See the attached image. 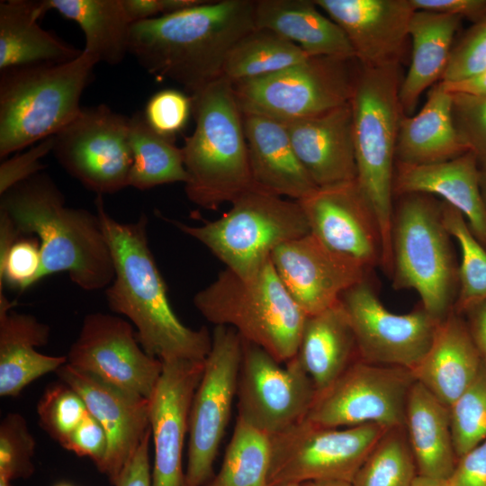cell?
I'll return each mask as SVG.
<instances>
[{
	"instance_id": "1f68e13d",
	"label": "cell",
	"mask_w": 486,
	"mask_h": 486,
	"mask_svg": "<svg viewBox=\"0 0 486 486\" xmlns=\"http://www.w3.org/2000/svg\"><path fill=\"white\" fill-rule=\"evenodd\" d=\"M405 428L418 474L448 480L457 462L449 408L417 381L409 393Z\"/></svg>"
},
{
	"instance_id": "db71d44e",
	"label": "cell",
	"mask_w": 486,
	"mask_h": 486,
	"mask_svg": "<svg viewBox=\"0 0 486 486\" xmlns=\"http://www.w3.org/2000/svg\"><path fill=\"white\" fill-rule=\"evenodd\" d=\"M122 4L131 24L164 14L163 0H122Z\"/></svg>"
},
{
	"instance_id": "94428289",
	"label": "cell",
	"mask_w": 486,
	"mask_h": 486,
	"mask_svg": "<svg viewBox=\"0 0 486 486\" xmlns=\"http://www.w3.org/2000/svg\"><path fill=\"white\" fill-rule=\"evenodd\" d=\"M280 486H301V483H288V484H284Z\"/></svg>"
},
{
	"instance_id": "d590c367",
	"label": "cell",
	"mask_w": 486,
	"mask_h": 486,
	"mask_svg": "<svg viewBox=\"0 0 486 486\" xmlns=\"http://www.w3.org/2000/svg\"><path fill=\"white\" fill-rule=\"evenodd\" d=\"M300 47L276 32L255 28L232 47L222 76L232 84L260 78L307 59Z\"/></svg>"
},
{
	"instance_id": "83f0119b",
	"label": "cell",
	"mask_w": 486,
	"mask_h": 486,
	"mask_svg": "<svg viewBox=\"0 0 486 486\" xmlns=\"http://www.w3.org/2000/svg\"><path fill=\"white\" fill-rule=\"evenodd\" d=\"M468 151L454 123L452 94L439 81L428 91L426 103L418 113L401 116L395 149L396 162L435 164Z\"/></svg>"
},
{
	"instance_id": "9a60e30c",
	"label": "cell",
	"mask_w": 486,
	"mask_h": 486,
	"mask_svg": "<svg viewBox=\"0 0 486 486\" xmlns=\"http://www.w3.org/2000/svg\"><path fill=\"white\" fill-rule=\"evenodd\" d=\"M242 343L238 418L269 436L304 419L317 390L297 358L282 364L260 346Z\"/></svg>"
},
{
	"instance_id": "e575fe53",
	"label": "cell",
	"mask_w": 486,
	"mask_h": 486,
	"mask_svg": "<svg viewBox=\"0 0 486 486\" xmlns=\"http://www.w3.org/2000/svg\"><path fill=\"white\" fill-rule=\"evenodd\" d=\"M130 145L132 165L129 186L147 190L166 184L187 183L182 148L157 133L141 112L130 117Z\"/></svg>"
},
{
	"instance_id": "3957f363",
	"label": "cell",
	"mask_w": 486,
	"mask_h": 486,
	"mask_svg": "<svg viewBox=\"0 0 486 486\" xmlns=\"http://www.w3.org/2000/svg\"><path fill=\"white\" fill-rule=\"evenodd\" d=\"M0 212L20 235L39 239V281L67 273L88 292L106 289L114 279L110 247L97 213L66 205L65 197L46 173H38L0 195Z\"/></svg>"
},
{
	"instance_id": "ffe728a7",
	"label": "cell",
	"mask_w": 486,
	"mask_h": 486,
	"mask_svg": "<svg viewBox=\"0 0 486 486\" xmlns=\"http://www.w3.org/2000/svg\"><path fill=\"white\" fill-rule=\"evenodd\" d=\"M204 361L163 363L149 399V425L154 444L152 486H184L182 458L189 413Z\"/></svg>"
},
{
	"instance_id": "74e56055",
	"label": "cell",
	"mask_w": 486,
	"mask_h": 486,
	"mask_svg": "<svg viewBox=\"0 0 486 486\" xmlns=\"http://www.w3.org/2000/svg\"><path fill=\"white\" fill-rule=\"evenodd\" d=\"M417 476L406 428L395 427L377 440L351 486H411Z\"/></svg>"
},
{
	"instance_id": "d6986e66",
	"label": "cell",
	"mask_w": 486,
	"mask_h": 486,
	"mask_svg": "<svg viewBox=\"0 0 486 486\" xmlns=\"http://www.w3.org/2000/svg\"><path fill=\"white\" fill-rule=\"evenodd\" d=\"M271 262L283 284L307 316L337 303L367 271L332 251L310 232L277 248Z\"/></svg>"
},
{
	"instance_id": "7a4b0ae2",
	"label": "cell",
	"mask_w": 486,
	"mask_h": 486,
	"mask_svg": "<svg viewBox=\"0 0 486 486\" xmlns=\"http://www.w3.org/2000/svg\"><path fill=\"white\" fill-rule=\"evenodd\" d=\"M255 0L204 1L132 23L129 53L150 75L191 95L222 76L232 47L256 28Z\"/></svg>"
},
{
	"instance_id": "680465c9",
	"label": "cell",
	"mask_w": 486,
	"mask_h": 486,
	"mask_svg": "<svg viewBox=\"0 0 486 486\" xmlns=\"http://www.w3.org/2000/svg\"><path fill=\"white\" fill-rule=\"evenodd\" d=\"M480 191L486 209V166H480Z\"/></svg>"
},
{
	"instance_id": "9f6ffc18",
	"label": "cell",
	"mask_w": 486,
	"mask_h": 486,
	"mask_svg": "<svg viewBox=\"0 0 486 486\" xmlns=\"http://www.w3.org/2000/svg\"><path fill=\"white\" fill-rule=\"evenodd\" d=\"M411 486H450L447 480L435 479L418 475L415 478Z\"/></svg>"
},
{
	"instance_id": "ab89813d",
	"label": "cell",
	"mask_w": 486,
	"mask_h": 486,
	"mask_svg": "<svg viewBox=\"0 0 486 486\" xmlns=\"http://www.w3.org/2000/svg\"><path fill=\"white\" fill-rule=\"evenodd\" d=\"M455 454L462 456L486 439V364L449 407Z\"/></svg>"
},
{
	"instance_id": "6da1fadb",
	"label": "cell",
	"mask_w": 486,
	"mask_h": 486,
	"mask_svg": "<svg viewBox=\"0 0 486 486\" xmlns=\"http://www.w3.org/2000/svg\"><path fill=\"white\" fill-rule=\"evenodd\" d=\"M114 265V279L105 289L111 310L128 318L143 350L162 363L205 361L212 346L207 328L184 325L174 312L166 286L148 246L147 217L121 222L95 199Z\"/></svg>"
},
{
	"instance_id": "4316f807",
	"label": "cell",
	"mask_w": 486,
	"mask_h": 486,
	"mask_svg": "<svg viewBox=\"0 0 486 486\" xmlns=\"http://www.w3.org/2000/svg\"><path fill=\"white\" fill-rule=\"evenodd\" d=\"M0 292V396L16 397L31 382L67 363L66 356L44 355L50 327L32 314L14 311Z\"/></svg>"
},
{
	"instance_id": "6125c7cd",
	"label": "cell",
	"mask_w": 486,
	"mask_h": 486,
	"mask_svg": "<svg viewBox=\"0 0 486 486\" xmlns=\"http://www.w3.org/2000/svg\"><path fill=\"white\" fill-rule=\"evenodd\" d=\"M56 486H71V485L68 483H59V484H57Z\"/></svg>"
},
{
	"instance_id": "2e32d148",
	"label": "cell",
	"mask_w": 486,
	"mask_h": 486,
	"mask_svg": "<svg viewBox=\"0 0 486 486\" xmlns=\"http://www.w3.org/2000/svg\"><path fill=\"white\" fill-rule=\"evenodd\" d=\"M354 332L358 359L412 371L428 351L441 321L421 306L398 314L390 311L364 278L340 297Z\"/></svg>"
},
{
	"instance_id": "7402d4cb",
	"label": "cell",
	"mask_w": 486,
	"mask_h": 486,
	"mask_svg": "<svg viewBox=\"0 0 486 486\" xmlns=\"http://www.w3.org/2000/svg\"><path fill=\"white\" fill-rule=\"evenodd\" d=\"M345 32L363 67L400 64L415 12L410 0H314Z\"/></svg>"
},
{
	"instance_id": "f546056e",
	"label": "cell",
	"mask_w": 486,
	"mask_h": 486,
	"mask_svg": "<svg viewBox=\"0 0 486 486\" xmlns=\"http://www.w3.org/2000/svg\"><path fill=\"white\" fill-rule=\"evenodd\" d=\"M47 12L43 0L0 4V70L38 64H61L83 50L63 42L38 23Z\"/></svg>"
},
{
	"instance_id": "91938a15",
	"label": "cell",
	"mask_w": 486,
	"mask_h": 486,
	"mask_svg": "<svg viewBox=\"0 0 486 486\" xmlns=\"http://www.w3.org/2000/svg\"><path fill=\"white\" fill-rule=\"evenodd\" d=\"M0 486H12L11 481L0 477Z\"/></svg>"
},
{
	"instance_id": "8fae6325",
	"label": "cell",
	"mask_w": 486,
	"mask_h": 486,
	"mask_svg": "<svg viewBox=\"0 0 486 486\" xmlns=\"http://www.w3.org/2000/svg\"><path fill=\"white\" fill-rule=\"evenodd\" d=\"M386 429L377 424L328 428L304 418L270 436L268 486L315 480L351 483Z\"/></svg>"
},
{
	"instance_id": "9c48e42d",
	"label": "cell",
	"mask_w": 486,
	"mask_h": 486,
	"mask_svg": "<svg viewBox=\"0 0 486 486\" xmlns=\"http://www.w3.org/2000/svg\"><path fill=\"white\" fill-rule=\"evenodd\" d=\"M230 204L221 217L198 226L173 223L241 278L258 273L283 244L310 232L298 201L252 188Z\"/></svg>"
},
{
	"instance_id": "52a82bcc",
	"label": "cell",
	"mask_w": 486,
	"mask_h": 486,
	"mask_svg": "<svg viewBox=\"0 0 486 486\" xmlns=\"http://www.w3.org/2000/svg\"><path fill=\"white\" fill-rule=\"evenodd\" d=\"M193 302L209 322L232 328L243 340L260 346L279 363L296 356L308 316L283 284L271 259L247 279L225 268L196 292Z\"/></svg>"
},
{
	"instance_id": "ba28073f",
	"label": "cell",
	"mask_w": 486,
	"mask_h": 486,
	"mask_svg": "<svg viewBox=\"0 0 486 486\" xmlns=\"http://www.w3.org/2000/svg\"><path fill=\"white\" fill-rule=\"evenodd\" d=\"M397 197L391 240L392 287L417 292L425 310L442 321L454 310L459 286V265L442 220V201L425 194Z\"/></svg>"
},
{
	"instance_id": "4dcf8cb0",
	"label": "cell",
	"mask_w": 486,
	"mask_h": 486,
	"mask_svg": "<svg viewBox=\"0 0 486 486\" xmlns=\"http://www.w3.org/2000/svg\"><path fill=\"white\" fill-rule=\"evenodd\" d=\"M461 21L462 18L446 14L414 12L409 28L411 61L399 93L404 115L410 116L424 91L441 80Z\"/></svg>"
},
{
	"instance_id": "e0dca14e",
	"label": "cell",
	"mask_w": 486,
	"mask_h": 486,
	"mask_svg": "<svg viewBox=\"0 0 486 486\" xmlns=\"http://www.w3.org/2000/svg\"><path fill=\"white\" fill-rule=\"evenodd\" d=\"M67 363L130 395L151 398L163 363L140 345L132 324L103 312L87 314Z\"/></svg>"
},
{
	"instance_id": "5b68a950",
	"label": "cell",
	"mask_w": 486,
	"mask_h": 486,
	"mask_svg": "<svg viewBox=\"0 0 486 486\" xmlns=\"http://www.w3.org/2000/svg\"><path fill=\"white\" fill-rule=\"evenodd\" d=\"M400 64L363 67L357 63L350 100L356 183L374 210L382 239L381 266L392 272L393 180L399 125Z\"/></svg>"
},
{
	"instance_id": "5bb4252c",
	"label": "cell",
	"mask_w": 486,
	"mask_h": 486,
	"mask_svg": "<svg viewBox=\"0 0 486 486\" xmlns=\"http://www.w3.org/2000/svg\"><path fill=\"white\" fill-rule=\"evenodd\" d=\"M52 152L71 176L97 195L117 193L129 186L130 117L104 104L82 108L54 136Z\"/></svg>"
},
{
	"instance_id": "4fadbf2b",
	"label": "cell",
	"mask_w": 486,
	"mask_h": 486,
	"mask_svg": "<svg viewBox=\"0 0 486 486\" xmlns=\"http://www.w3.org/2000/svg\"><path fill=\"white\" fill-rule=\"evenodd\" d=\"M415 381L409 369L357 359L317 393L305 419L328 428L365 424L403 427L409 393Z\"/></svg>"
},
{
	"instance_id": "11a10c76",
	"label": "cell",
	"mask_w": 486,
	"mask_h": 486,
	"mask_svg": "<svg viewBox=\"0 0 486 486\" xmlns=\"http://www.w3.org/2000/svg\"><path fill=\"white\" fill-rule=\"evenodd\" d=\"M444 85L450 93L486 97V69L471 78L455 83H444Z\"/></svg>"
},
{
	"instance_id": "8d00e7d4",
	"label": "cell",
	"mask_w": 486,
	"mask_h": 486,
	"mask_svg": "<svg viewBox=\"0 0 486 486\" xmlns=\"http://www.w3.org/2000/svg\"><path fill=\"white\" fill-rule=\"evenodd\" d=\"M270 436L237 418L221 467L202 486H268Z\"/></svg>"
},
{
	"instance_id": "bcb514c9",
	"label": "cell",
	"mask_w": 486,
	"mask_h": 486,
	"mask_svg": "<svg viewBox=\"0 0 486 486\" xmlns=\"http://www.w3.org/2000/svg\"><path fill=\"white\" fill-rule=\"evenodd\" d=\"M41 266L40 245L37 240L18 239L0 256V292L4 284L26 290L39 282Z\"/></svg>"
},
{
	"instance_id": "f35d334b",
	"label": "cell",
	"mask_w": 486,
	"mask_h": 486,
	"mask_svg": "<svg viewBox=\"0 0 486 486\" xmlns=\"http://www.w3.org/2000/svg\"><path fill=\"white\" fill-rule=\"evenodd\" d=\"M444 226L461 250L458 266V293L454 310L464 314L472 306L486 301V248L475 238L464 215L442 201Z\"/></svg>"
},
{
	"instance_id": "681fc988",
	"label": "cell",
	"mask_w": 486,
	"mask_h": 486,
	"mask_svg": "<svg viewBox=\"0 0 486 486\" xmlns=\"http://www.w3.org/2000/svg\"><path fill=\"white\" fill-rule=\"evenodd\" d=\"M450 486H486V439L457 458Z\"/></svg>"
},
{
	"instance_id": "7c38bea8",
	"label": "cell",
	"mask_w": 486,
	"mask_h": 486,
	"mask_svg": "<svg viewBox=\"0 0 486 486\" xmlns=\"http://www.w3.org/2000/svg\"><path fill=\"white\" fill-rule=\"evenodd\" d=\"M242 350V338L232 328L215 326L190 408L184 486H202L213 476V464L237 397Z\"/></svg>"
},
{
	"instance_id": "f907efd6",
	"label": "cell",
	"mask_w": 486,
	"mask_h": 486,
	"mask_svg": "<svg viewBox=\"0 0 486 486\" xmlns=\"http://www.w3.org/2000/svg\"><path fill=\"white\" fill-rule=\"evenodd\" d=\"M415 9L455 15L473 23L486 16V0H410Z\"/></svg>"
},
{
	"instance_id": "f1b7e54d",
	"label": "cell",
	"mask_w": 486,
	"mask_h": 486,
	"mask_svg": "<svg viewBox=\"0 0 486 486\" xmlns=\"http://www.w3.org/2000/svg\"><path fill=\"white\" fill-rule=\"evenodd\" d=\"M310 0H255L256 28L267 29L310 57L356 59L343 30Z\"/></svg>"
},
{
	"instance_id": "c3c4849f",
	"label": "cell",
	"mask_w": 486,
	"mask_h": 486,
	"mask_svg": "<svg viewBox=\"0 0 486 486\" xmlns=\"http://www.w3.org/2000/svg\"><path fill=\"white\" fill-rule=\"evenodd\" d=\"M63 447L79 456L91 458L99 469L107 449L106 434L89 412Z\"/></svg>"
},
{
	"instance_id": "ac0fdd59",
	"label": "cell",
	"mask_w": 486,
	"mask_h": 486,
	"mask_svg": "<svg viewBox=\"0 0 486 486\" xmlns=\"http://www.w3.org/2000/svg\"><path fill=\"white\" fill-rule=\"evenodd\" d=\"M298 202L310 233L326 247L366 271L381 266L379 222L356 180L318 187Z\"/></svg>"
},
{
	"instance_id": "d6a6232c",
	"label": "cell",
	"mask_w": 486,
	"mask_h": 486,
	"mask_svg": "<svg viewBox=\"0 0 486 486\" xmlns=\"http://www.w3.org/2000/svg\"><path fill=\"white\" fill-rule=\"evenodd\" d=\"M295 357L310 377L317 393L358 359L354 332L339 302L307 317Z\"/></svg>"
},
{
	"instance_id": "30bf717a",
	"label": "cell",
	"mask_w": 486,
	"mask_h": 486,
	"mask_svg": "<svg viewBox=\"0 0 486 486\" xmlns=\"http://www.w3.org/2000/svg\"><path fill=\"white\" fill-rule=\"evenodd\" d=\"M356 59L309 57L260 78L233 85L243 113L266 116L284 123L317 115L350 102Z\"/></svg>"
},
{
	"instance_id": "f5cc1de1",
	"label": "cell",
	"mask_w": 486,
	"mask_h": 486,
	"mask_svg": "<svg viewBox=\"0 0 486 486\" xmlns=\"http://www.w3.org/2000/svg\"><path fill=\"white\" fill-rule=\"evenodd\" d=\"M461 315L464 317L486 364V301L472 306Z\"/></svg>"
},
{
	"instance_id": "44dd1931",
	"label": "cell",
	"mask_w": 486,
	"mask_h": 486,
	"mask_svg": "<svg viewBox=\"0 0 486 486\" xmlns=\"http://www.w3.org/2000/svg\"><path fill=\"white\" fill-rule=\"evenodd\" d=\"M56 374L80 395L88 411L103 427L107 449L98 470L114 486L123 467L150 430L149 400L126 393L68 363Z\"/></svg>"
},
{
	"instance_id": "836d02e7",
	"label": "cell",
	"mask_w": 486,
	"mask_h": 486,
	"mask_svg": "<svg viewBox=\"0 0 486 486\" xmlns=\"http://www.w3.org/2000/svg\"><path fill=\"white\" fill-rule=\"evenodd\" d=\"M48 11L55 10L76 22L86 38L83 50L99 62L121 63L129 53L131 23L122 0H43Z\"/></svg>"
},
{
	"instance_id": "7dc6e473",
	"label": "cell",
	"mask_w": 486,
	"mask_h": 486,
	"mask_svg": "<svg viewBox=\"0 0 486 486\" xmlns=\"http://www.w3.org/2000/svg\"><path fill=\"white\" fill-rule=\"evenodd\" d=\"M54 136L45 139L25 152L4 160L0 165V195L15 184L40 173L46 166L40 163L50 152H52Z\"/></svg>"
},
{
	"instance_id": "8992f818",
	"label": "cell",
	"mask_w": 486,
	"mask_h": 486,
	"mask_svg": "<svg viewBox=\"0 0 486 486\" xmlns=\"http://www.w3.org/2000/svg\"><path fill=\"white\" fill-rule=\"evenodd\" d=\"M96 58L85 50L61 64L8 68L0 74V158L55 136L81 112Z\"/></svg>"
},
{
	"instance_id": "b9f144b4",
	"label": "cell",
	"mask_w": 486,
	"mask_h": 486,
	"mask_svg": "<svg viewBox=\"0 0 486 486\" xmlns=\"http://www.w3.org/2000/svg\"><path fill=\"white\" fill-rule=\"evenodd\" d=\"M35 446L25 418L7 414L0 424V477L12 482L32 476Z\"/></svg>"
},
{
	"instance_id": "277c9868",
	"label": "cell",
	"mask_w": 486,
	"mask_h": 486,
	"mask_svg": "<svg viewBox=\"0 0 486 486\" xmlns=\"http://www.w3.org/2000/svg\"><path fill=\"white\" fill-rule=\"evenodd\" d=\"M190 96L195 126L182 147L184 191L193 203L217 210L254 188L243 113L223 76Z\"/></svg>"
},
{
	"instance_id": "6f0895ef",
	"label": "cell",
	"mask_w": 486,
	"mask_h": 486,
	"mask_svg": "<svg viewBox=\"0 0 486 486\" xmlns=\"http://www.w3.org/2000/svg\"><path fill=\"white\" fill-rule=\"evenodd\" d=\"M301 486H351V483L335 480H315L302 482Z\"/></svg>"
},
{
	"instance_id": "603a6c76",
	"label": "cell",
	"mask_w": 486,
	"mask_h": 486,
	"mask_svg": "<svg viewBox=\"0 0 486 486\" xmlns=\"http://www.w3.org/2000/svg\"><path fill=\"white\" fill-rule=\"evenodd\" d=\"M285 125L298 159L318 187L356 179L350 102Z\"/></svg>"
},
{
	"instance_id": "7bdbcfd3",
	"label": "cell",
	"mask_w": 486,
	"mask_h": 486,
	"mask_svg": "<svg viewBox=\"0 0 486 486\" xmlns=\"http://www.w3.org/2000/svg\"><path fill=\"white\" fill-rule=\"evenodd\" d=\"M452 94L454 126L480 166H486V97Z\"/></svg>"
},
{
	"instance_id": "816d5d0a",
	"label": "cell",
	"mask_w": 486,
	"mask_h": 486,
	"mask_svg": "<svg viewBox=\"0 0 486 486\" xmlns=\"http://www.w3.org/2000/svg\"><path fill=\"white\" fill-rule=\"evenodd\" d=\"M150 438L151 431L149 430L123 467L114 486H152L148 456Z\"/></svg>"
},
{
	"instance_id": "cb8c5ba5",
	"label": "cell",
	"mask_w": 486,
	"mask_h": 486,
	"mask_svg": "<svg viewBox=\"0 0 486 486\" xmlns=\"http://www.w3.org/2000/svg\"><path fill=\"white\" fill-rule=\"evenodd\" d=\"M479 179L480 166L471 151L435 164L396 162L394 198L408 194H425L438 198L464 215L475 238L486 248V209Z\"/></svg>"
},
{
	"instance_id": "f6af8a7d",
	"label": "cell",
	"mask_w": 486,
	"mask_h": 486,
	"mask_svg": "<svg viewBox=\"0 0 486 486\" xmlns=\"http://www.w3.org/2000/svg\"><path fill=\"white\" fill-rule=\"evenodd\" d=\"M190 112L191 96L175 89H163L149 98L143 114L157 133L172 140L185 127Z\"/></svg>"
},
{
	"instance_id": "d4e9b609",
	"label": "cell",
	"mask_w": 486,
	"mask_h": 486,
	"mask_svg": "<svg viewBox=\"0 0 486 486\" xmlns=\"http://www.w3.org/2000/svg\"><path fill=\"white\" fill-rule=\"evenodd\" d=\"M243 124L254 188L293 201L318 188L298 159L285 123L243 113Z\"/></svg>"
},
{
	"instance_id": "ee69618b",
	"label": "cell",
	"mask_w": 486,
	"mask_h": 486,
	"mask_svg": "<svg viewBox=\"0 0 486 486\" xmlns=\"http://www.w3.org/2000/svg\"><path fill=\"white\" fill-rule=\"evenodd\" d=\"M486 69V16L473 23L453 46L440 81L455 83Z\"/></svg>"
},
{
	"instance_id": "484cf974",
	"label": "cell",
	"mask_w": 486,
	"mask_h": 486,
	"mask_svg": "<svg viewBox=\"0 0 486 486\" xmlns=\"http://www.w3.org/2000/svg\"><path fill=\"white\" fill-rule=\"evenodd\" d=\"M482 364L464 317L453 310L439 323L428 351L411 372L417 382L449 408Z\"/></svg>"
},
{
	"instance_id": "60d3db41",
	"label": "cell",
	"mask_w": 486,
	"mask_h": 486,
	"mask_svg": "<svg viewBox=\"0 0 486 486\" xmlns=\"http://www.w3.org/2000/svg\"><path fill=\"white\" fill-rule=\"evenodd\" d=\"M37 410L40 425L62 446L89 414L80 395L62 382L46 389Z\"/></svg>"
}]
</instances>
